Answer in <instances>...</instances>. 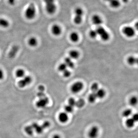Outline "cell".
I'll use <instances>...</instances> for the list:
<instances>
[{"mask_svg":"<svg viewBox=\"0 0 138 138\" xmlns=\"http://www.w3.org/2000/svg\"><path fill=\"white\" fill-rule=\"evenodd\" d=\"M96 94L97 98L101 99V98H103L104 97L105 93L103 89H100L97 90V91L96 93Z\"/></svg>","mask_w":138,"mask_h":138,"instance_id":"obj_20","label":"cell"},{"mask_svg":"<svg viewBox=\"0 0 138 138\" xmlns=\"http://www.w3.org/2000/svg\"><path fill=\"white\" fill-rule=\"evenodd\" d=\"M122 1L124 3H126L128 1V0H122Z\"/></svg>","mask_w":138,"mask_h":138,"instance_id":"obj_41","label":"cell"},{"mask_svg":"<svg viewBox=\"0 0 138 138\" xmlns=\"http://www.w3.org/2000/svg\"><path fill=\"white\" fill-rule=\"evenodd\" d=\"M38 89H39V91L44 92L45 90V87L43 85H40L38 87Z\"/></svg>","mask_w":138,"mask_h":138,"instance_id":"obj_36","label":"cell"},{"mask_svg":"<svg viewBox=\"0 0 138 138\" xmlns=\"http://www.w3.org/2000/svg\"><path fill=\"white\" fill-rule=\"evenodd\" d=\"M36 14V9L34 3H31L25 11V18L29 20L34 19Z\"/></svg>","mask_w":138,"mask_h":138,"instance_id":"obj_2","label":"cell"},{"mask_svg":"<svg viewBox=\"0 0 138 138\" xmlns=\"http://www.w3.org/2000/svg\"><path fill=\"white\" fill-rule=\"evenodd\" d=\"M71 40L74 42H76L79 40V35L76 32H73L71 33L70 35Z\"/></svg>","mask_w":138,"mask_h":138,"instance_id":"obj_21","label":"cell"},{"mask_svg":"<svg viewBox=\"0 0 138 138\" xmlns=\"http://www.w3.org/2000/svg\"><path fill=\"white\" fill-rule=\"evenodd\" d=\"M99 133V129L98 127L94 126L90 128L88 135L89 138H96L98 137Z\"/></svg>","mask_w":138,"mask_h":138,"instance_id":"obj_9","label":"cell"},{"mask_svg":"<svg viewBox=\"0 0 138 138\" xmlns=\"http://www.w3.org/2000/svg\"><path fill=\"white\" fill-rule=\"evenodd\" d=\"M109 3L110 6L114 9L118 8L120 5L119 0H111Z\"/></svg>","mask_w":138,"mask_h":138,"instance_id":"obj_14","label":"cell"},{"mask_svg":"<svg viewBox=\"0 0 138 138\" xmlns=\"http://www.w3.org/2000/svg\"><path fill=\"white\" fill-rule=\"evenodd\" d=\"M9 4L11 5H13L16 4L17 0H7Z\"/></svg>","mask_w":138,"mask_h":138,"instance_id":"obj_38","label":"cell"},{"mask_svg":"<svg viewBox=\"0 0 138 138\" xmlns=\"http://www.w3.org/2000/svg\"><path fill=\"white\" fill-rule=\"evenodd\" d=\"M67 67V66L65 63H62L58 67V70L60 72H63V71L66 70Z\"/></svg>","mask_w":138,"mask_h":138,"instance_id":"obj_31","label":"cell"},{"mask_svg":"<svg viewBox=\"0 0 138 138\" xmlns=\"http://www.w3.org/2000/svg\"><path fill=\"white\" fill-rule=\"evenodd\" d=\"M122 32L128 37H132L135 34L134 29L130 26L124 27L123 29Z\"/></svg>","mask_w":138,"mask_h":138,"instance_id":"obj_7","label":"cell"},{"mask_svg":"<svg viewBox=\"0 0 138 138\" xmlns=\"http://www.w3.org/2000/svg\"><path fill=\"white\" fill-rule=\"evenodd\" d=\"M96 31L97 32V35L100 36L103 40L104 41L108 40L109 38V34L104 28L100 26H98Z\"/></svg>","mask_w":138,"mask_h":138,"instance_id":"obj_5","label":"cell"},{"mask_svg":"<svg viewBox=\"0 0 138 138\" xmlns=\"http://www.w3.org/2000/svg\"><path fill=\"white\" fill-rule=\"evenodd\" d=\"M137 62V58L133 57H131L128 58L127 59V62L130 65H134Z\"/></svg>","mask_w":138,"mask_h":138,"instance_id":"obj_26","label":"cell"},{"mask_svg":"<svg viewBox=\"0 0 138 138\" xmlns=\"http://www.w3.org/2000/svg\"><path fill=\"white\" fill-rule=\"evenodd\" d=\"M135 122L132 119V118H128L127 119L126 122V124L127 127L129 128L133 127L134 126Z\"/></svg>","mask_w":138,"mask_h":138,"instance_id":"obj_22","label":"cell"},{"mask_svg":"<svg viewBox=\"0 0 138 138\" xmlns=\"http://www.w3.org/2000/svg\"><path fill=\"white\" fill-rule=\"evenodd\" d=\"M104 1H105L108 2H109L111 0H104Z\"/></svg>","mask_w":138,"mask_h":138,"instance_id":"obj_42","label":"cell"},{"mask_svg":"<svg viewBox=\"0 0 138 138\" xmlns=\"http://www.w3.org/2000/svg\"><path fill=\"white\" fill-rule=\"evenodd\" d=\"M89 35L93 39L96 38L97 35V32L96 30H91L89 32Z\"/></svg>","mask_w":138,"mask_h":138,"instance_id":"obj_34","label":"cell"},{"mask_svg":"<svg viewBox=\"0 0 138 138\" xmlns=\"http://www.w3.org/2000/svg\"><path fill=\"white\" fill-rule=\"evenodd\" d=\"M38 40L35 37H30L28 40V44L30 47H36L38 45Z\"/></svg>","mask_w":138,"mask_h":138,"instance_id":"obj_16","label":"cell"},{"mask_svg":"<svg viewBox=\"0 0 138 138\" xmlns=\"http://www.w3.org/2000/svg\"><path fill=\"white\" fill-rule=\"evenodd\" d=\"M32 81V78L31 76H25L18 82V86L20 88H23L29 85Z\"/></svg>","mask_w":138,"mask_h":138,"instance_id":"obj_4","label":"cell"},{"mask_svg":"<svg viewBox=\"0 0 138 138\" xmlns=\"http://www.w3.org/2000/svg\"><path fill=\"white\" fill-rule=\"evenodd\" d=\"M19 46L17 45L13 46L11 50L9 51V58H14L16 55L17 54V53L18 51H19Z\"/></svg>","mask_w":138,"mask_h":138,"instance_id":"obj_13","label":"cell"},{"mask_svg":"<svg viewBox=\"0 0 138 138\" xmlns=\"http://www.w3.org/2000/svg\"><path fill=\"white\" fill-rule=\"evenodd\" d=\"M83 88V83L81 82H75L71 87V91L73 93H77L80 91Z\"/></svg>","mask_w":138,"mask_h":138,"instance_id":"obj_8","label":"cell"},{"mask_svg":"<svg viewBox=\"0 0 138 138\" xmlns=\"http://www.w3.org/2000/svg\"><path fill=\"white\" fill-rule=\"evenodd\" d=\"M132 119L135 121V122H136L137 121L138 119V116L137 114H135L132 116Z\"/></svg>","mask_w":138,"mask_h":138,"instance_id":"obj_37","label":"cell"},{"mask_svg":"<svg viewBox=\"0 0 138 138\" xmlns=\"http://www.w3.org/2000/svg\"><path fill=\"white\" fill-rule=\"evenodd\" d=\"M75 16H82L84 14V11L81 8L78 7L75 9L74 11Z\"/></svg>","mask_w":138,"mask_h":138,"instance_id":"obj_24","label":"cell"},{"mask_svg":"<svg viewBox=\"0 0 138 138\" xmlns=\"http://www.w3.org/2000/svg\"><path fill=\"white\" fill-rule=\"evenodd\" d=\"M29 126L34 133L35 132L38 134H41L43 133L45 129L50 126V123L48 121H46L44 122L42 125H39L37 123L34 122Z\"/></svg>","mask_w":138,"mask_h":138,"instance_id":"obj_1","label":"cell"},{"mask_svg":"<svg viewBox=\"0 0 138 138\" xmlns=\"http://www.w3.org/2000/svg\"><path fill=\"white\" fill-rule=\"evenodd\" d=\"M70 58L73 59H76L79 57V53L78 51L76 50H72L69 53Z\"/></svg>","mask_w":138,"mask_h":138,"instance_id":"obj_19","label":"cell"},{"mask_svg":"<svg viewBox=\"0 0 138 138\" xmlns=\"http://www.w3.org/2000/svg\"><path fill=\"white\" fill-rule=\"evenodd\" d=\"M45 4L46 12L50 15L54 14L57 10L55 0H43Z\"/></svg>","mask_w":138,"mask_h":138,"instance_id":"obj_3","label":"cell"},{"mask_svg":"<svg viewBox=\"0 0 138 138\" xmlns=\"http://www.w3.org/2000/svg\"><path fill=\"white\" fill-rule=\"evenodd\" d=\"M51 32L53 35L58 36L62 33V28L58 25L54 24L51 27Z\"/></svg>","mask_w":138,"mask_h":138,"instance_id":"obj_11","label":"cell"},{"mask_svg":"<svg viewBox=\"0 0 138 138\" xmlns=\"http://www.w3.org/2000/svg\"><path fill=\"white\" fill-rule=\"evenodd\" d=\"M138 99L137 97L135 96L132 97L130 100L129 103L132 106H135L137 103Z\"/></svg>","mask_w":138,"mask_h":138,"instance_id":"obj_29","label":"cell"},{"mask_svg":"<svg viewBox=\"0 0 138 138\" xmlns=\"http://www.w3.org/2000/svg\"><path fill=\"white\" fill-rule=\"evenodd\" d=\"M65 63L67 67L70 68H73L74 67V64L71 60V59L70 58L67 57L65 59Z\"/></svg>","mask_w":138,"mask_h":138,"instance_id":"obj_18","label":"cell"},{"mask_svg":"<svg viewBox=\"0 0 138 138\" xmlns=\"http://www.w3.org/2000/svg\"><path fill=\"white\" fill-rule=\"evenodd\" d=\"M82 16H75L74 18V22L76 24L79 25L82 22Z\"/></svg>","mask_w":138,"mask_h":138,"instance_id":"obj_25","label":"cell"},{"mask_svg":"<svg viewBox=\"0 0 138 138\" xmlns=\"http://www.w3.org/2000/svg\"><path fill=\"white\" fill-rule=\"evenodd\" d=\"M49 99L47 96L40 97L36 103V106L39 108H44L48 105Z\"/></svg>","mask_w":138,"mask_h":138,"instance_id":"obj_6","label":"cell"},{"mask_svg":"<svg viewBox=\"0 0 138 138\" xmlns=\"http://www.w3.org/2000/svg\"><path fill=\"white\" fill-rule=\"evenodd\" d=\"M53 138H61L59 135L55 134L53 137Z\"/></svg>","mask_w":138,"mask_h":138,"instance_id":"obj_40","label":"cell"},{"mask_svg":"<svg viewBox=\"0 0 138 138\" xmlns=\"http://www.w3.org/2000/svg\"><path fill=\"white\" fill-rule=\"evenodd\" d=\"M4 77V73L3 70L0 69V80H2Z\"/></svg>","mask_w":138,"mask_h":138,"instance_id":"obj_39","label":"cell"},{"mask_svg":"<svg viewBox=\"0 0 138 138\" xmlns=\"http://www.w3.org/2000/svg\"><path fill=\"white\" fill-rule=\"evenodd\" d=\"M25 71L22 69H18L16 72V76L19 78H23L25 76Z\"/></svg>","mask_w":138,"mask_h":138,"instance_id":"obj_17","label":"cell"},{"mask_svg":"<svg viewBox=\"0 0 138 138\" xmlns=\"http://www.w3.org/2000/svg\"><path fill=\"white\" fill-rule=\"evenodd\" d=\"M76 101L75 99L73 98H70L68 100V104L69 105L72 107H74L76 106Z\"/></svg>","mask_w":138,"mask_h":138,"instance_id":"obj_33","label":"cell"},{"mask_svg":"<svg viewBox=\"0 0 138 138\" xmlns=\"http://www.w3.org/2000/svg\"><path fill=\"white\" fill-rule=\"evenodd\" d=\"M10 25L9 21L5 18H0V27L4 28H7Z\"/></svg>","mask_w":138,"mask_h":138,"instance_id":"obj_15","label":"cell"},{"mask_svg":"<svg viewBox=\"0 0 138 138\" xmlns=\"http://www.w3.org/2000/svg\"><path fill=\"white\" fill-rule=\"evenodd\" d=\"M132 110L130 109H126L123 112L122 116L124 117H128L132 114Z\"/></svg>","mask_w":138,"mask_h":138,"instance_id":"obj_27","label":"cell"},{"mask_svg":"<svg viewBox=\"0 0 138 138\" xmlns=\"http://www.w3.org/2000/svg\"><path fill=\"white\" fill-rule=\"evenodd\" d=\"M68 116L66 112H62L58 115V120L62 123H65L68 120Z\"/></svg>","mask_w":138,"mask_h":138,"instance_id":"obj_12","label":"cell"},{"mask_svg":"<svg viewBox=\"0 0 138 138\" xmlns=\"http://www.w3.org/2000/svg\"><path fill=\"white\" fill-rule=\"evenodd\" d=\"M97 98V97L96 95V93H92L89 96L88 99V101L89 103H93L95 102Z\"/></svg>","mask_w":138,"mask_h":138,"instance_id":"obj_23","label":"cell"},{"mask_svg":"<svg viewBox=\"0 0 138 138\" xmlns=\"http://www.w3.org/2000/svg\"><path fill=\"white\" fill-rule=\"evenodd\" d=\"M99 89L98 85L96 83H94L91 86V90L93 93H96Z\"/></svg>","mask_w":138,"mask_h":138,"instance_id":"obj_32","label":"cell"},{"mask_svg":"<svg viewBox=\"0 0 138 138\" xmlns=\"http://www.w3.org/2000/svg\"><path fill=\"white\" fill-rule=\"evenodd\" d=\"M92 21L93 24L95 25L99 26L103 23V20L99 15L95 14L92 17Z\"/></svg>","mask_w":138,"mask_h":138,"instance_id":"obj_10","label":"cell"},{"mask_svg":"<svg viewBox=\"0 0 138 138\" xmlns=\"http://www.w3.org/2000/svg\"><path fill=\"white\" fill-rule=\"evenodd\" d=\"M85 105V101L83 99H80L76 102V106L77 108H82Z\"/></svg>","mask_w":138,"mask_h":138,"instance_id":"obj_28","label":"cell"},{"mask_svg":"<svg viewBox=\"0 0 138 138\" xmlns=\"http://www.w3.org/2000/svg\"><path fill=\"white\" fill-rule=\"evenodd\" d=\"M63 75L66 78L69 77L71 75V73L69 70L66 69L63 72Z\"/></svg>","mask_w":138,"mask_h":138,"instance_id":"obj_35","label":"cell"},{"mask_svg":"<svg viewBox=\"0 0 138 138\" xmlns=\"http://www.w3.org/2000/svg\"><path fill=\"white\" fill-rule=\"evenodd\" d=\"M65 112L67 114L72 113L73 111L74 107H72L69 105H66L65 107Z\"/></svg>","mask_w":138,"mask_h":138,"instance_id":"obj_30","label":"cell"}]
</instances>
